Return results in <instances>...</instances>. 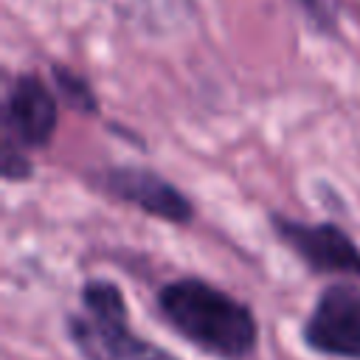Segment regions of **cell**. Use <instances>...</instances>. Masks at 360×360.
<instances>
[{
    "label": "cell",
    "mask_w": 360,
    "mask_h": 360,
    "mask_svg": "<svg viewBox=\"0 0 360 360\" xmlns=\"http://www.w3.org/2000/svg\"><path fill=\"white\" fill-rule=\"evenodd\" d=\"M155 304L177 335L208 354L242 360L256 349L259 323L253 309L205 278H172L158 290Z\"/></svg>",
    "instance_id": "cell-1"
},
{
    "label": "cell",
    "mask_w": 360,
    "mask_h": 360,
    "mask_svg": "<svg viewBox=\"0 0 360 360\" xmlns=\"http://www.w3.org/2000/svg\"><path fill=\"white\" fill-rule=\"evenodd\" d=\"M79 298L82 312H70L65 329L87 360H180L169 349L132 332L129 307L115 281L87 278Z\"/></svg>",
    "instance_id": "cell-2"
},
{
    "label": "cell",
    "mask_w": 360,
    "mask_h": 360,
    "mask_svg": "<svg viewBox=\"0 0 360 360\" xmlns=\"http://www.w3.org/2000/svg\"><path fill=\"white\" fill-rule=\"evenodd\" d=\"M301 338L318 354L360 360V287H326L312 304L301 326Z\"/></svg>",
    "instance_id": "cell-3"
},
{
    "label": "cell",
    "mask_w": 360,
    "mask_h": 360,
    "mask_svg": "<svg viewBox=\"0 0 360 360\" xmlns=\"http://www.w3.org/2000/svg\"><path fill=\"white\" fill-rule=\"evenodd\" d=\"M273 231L312 273L360 276V245L335 222H301L270 214Z\"/></svg>",
    "instance_id": "cell-4"
},
{
    "label": "cell",
    "mask_w": 360,
    "mask_h": 360,
    "mask_svg": "<svg viewBox=\"0 0 360 360\" xmlns=\"http://www.w3.org/2000/svg\"><path fill=\"white\" fill-rule=\"evenodd\" d=\"M98 183L112 197L141 208L149 217L166 219L172 225H188L197 217L194 202L177 186H172L163 174H158L152 169H143V166H115V169H107Z\"/></svg>",
    "instance_id": "cell-5"
},
{
    "label": "cell",
    "mask_w": 360,
    "mask_h": 360,
    "mask_svg": "<svg viewBox=\"0 0 360 360\" xmlns=\"http://www.w3.org/2000/svg\"><path fill=\"white\" fill-rule=\"evenodd\" d=\"M3 121H6V135L20 146H31V149L48 146L59 121L56 98L34 73H22L8 87Z\"/></svg>",
    "instance_id": "cell-6"
},
{
    "label": "cell",
    "mask_w": 360,
    "mask_h": 360,
    "mask_svg": "<svg viewBox=\"0 0 360 360\" xmlns=\"http://www.w3.org/2000/svg\"><path fill=\"white\" fill-rule=\"evenodd\" d=\"M51 73H53V82H56L62 98L68 101V107H73V110H79L84 115H96L98 112V101H96L93 87L87 84V79H82L79 73H73L65 65H53Z\"/></svg>",
    "instance_id": "cell-7"
},
{
    "label": "cell",
    "mask_w": 360,
    "mask_h": 360,
    "mask_svg": "<svg viewBox=\"0 0 360 360\" xmlns=\"http://www.w3.org/2000/svg\"><path fill=\"white\" fill-rule=\"evenodd\" d=\"M31 174H34V166L22 155V146L6 135V141H3V177L11 183H20V180H28Z\"/></svg>",
    "instance_id": "cell-8"
}]
</instances>
